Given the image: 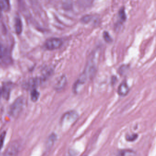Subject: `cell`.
Segmentation results:
<instances>
[{
    "label": "cell",
    "instance_id": "cell-1",
    "mask_svg": "<svg viewBox=\"0 0 156 156\" xmlns=\"http://www.w3.org/2000/svg\"><path fill=\"white\" fill-rule=\"evenodd\" d=\"M79 114L75 110L67 111L63 115L61 119V124L64 127L72 126L78 120Z\"/></svg>",
    "mask_w": 156,
    "mask_h": 156
},
{
    "label": "cell",
    "instance_id": "cell-2",
    "mask_svg": "<svg viewBox=\"0 0 156 156\" xmlns=\"http://www.w3.org/2000/svg\"><path fill=\"white\" fill-rule=\"evenodd\" d=\"M24 106V101L22 98H18L12 105L10 108V115L12 117L16 118L19 116L21 113Z\"/></svg>",
    "mask_w": 156,
    "mask_h": 156
},
{
    "label": "cell",
    "instance_id": "cell-3",
    "mask_svg": "<svg viewBox=\"0 0 156 156\" xmlns=\"http://www.w3.org/2000/svg\"><path fill=\"white\" fill-rule=\"evenodd\" d=\"M20 149V144L17 141L12 142L7 148L3 156H18Z\"/></svg>",
    "mask_w": 156,
    "mask_h": 156
},
{
    "label": "cell",
    "instance_id": "cell-4",
    "mask_svg": "<svg viewBox=\"0 0 156 156\" xmlns=\"http://www.w3.org/2000/svg\"><path fill=\"white\" fill-rule=\"evenodd\" d=\"M62 44L63 41L61 39L57 38H52L46 41L45 46L48 50H54L60 48Z\"/></svg>",
    "mask_w": 156,
    "mask_h": 156
},
{
    "label": "cell",
    "instance_id": "cell-5",
    "mask_svg": "<svg viewBox=\"0 0 156 156\" xmlns=\"http://www.w3.org/2000/svg\"><path fill=\"white\" fill-rule=\"evenodd\" d=\"M129 91V87L126 82H123L120 83L118 89V93L121 96H125L128 94Z\"/></svg>",
    "mask_w": 156,
    "mask_h": 156
},
{
    "label": "cell",
    "instance_id": "cell-6",
    "mask_svg": "<svg viewBox=\"0 0 156 156\" xmlns=\"http://www.w3.org/2000/svg\"><path fill=\"white\" fill-rule=\"evenodd\" d=\"M118 156H136V153L131 149H123L119 151Z\"/></svg>",
    "mask_w": 156,
    "mask_h": 156
},
{
    "label": "cell",
    "instance_id": "cell-7",
    "mask_svg": "<svg viewBox=\"0 0 156 156\" xmlns=\"http://www.w3.org/2000/svg\"><path fill=\"white\" fill-rule=\"evenodd\" d=\"M56 138H57L56 135L54 133H52L49 136L48 140H47V144H46L47 148L50 149L52 147L55 142L56 140Z\"/></svg>",
    "mask_w": 156,
    "mask_h": 156
},
{
    "label": "cell",
    "instance_id": "cell-8",
    "mask_svg": "<svg viewBox=\"0 0 156 156\" xmlns=\"http://www.w3.org/2000/svg\"><path fill=\"white\" fill-rule=\"evenodd\" d=\"M66 82V77L65 76H61V78L59 79L55 84V88L57 90L62 89L65 85Z\"/></svg>",
    "mask_w": 156,
    "mask_h": 156
},
{
    "label": "cell",
    "instance_id": "cell-9",
    "mask_svg": "<svg viewBox=\"0 0 156 156\" xmlns=\"http://www.w3.org/2000/svg\"><path fill=\"white\" fill-rule=\"evenodd\" d=\"M15 29L16 33L18 34L21 33L22 31V23L20 18H17L15 20Z\"/></svg>",
    "mask_w": 156,
    "mask_h": 156
},
{
    "label": "cell",
    "instance_id": "cell-10",
    "mask_svg": "<svg viewBox=\"0 0 156 156\" xmlns=\"http://www.w3.org/2000/svg\"><path fill=\"white\" fill-rule=\"evenodd\" d=\"M10 8L9 2L8 1H0V10H1L7 11L9 10Z\"/></svg>",
    "mask_w": 156,
    "mask_h": 156
},
{
    "label": "cell",
    "instance_id": "cell-11",
    "mask_svg": "<svg viewBox=\"0 0 156 156\" xmlns=\"http://www.w3.org/2000/svg\"><path fill=\"white\" fill-rule=\"evenodd\" d=\"M40 94L36 89H33L31 93V98L33 102H36L39 99Z\"/></svg>",
    "mask_w": 156,
    "mask_h": 156
},
{
    "label": "cell",
    "instance_id": "cell-12",
    "mask_svg": "<svg viewBox=\"0 0 156 156\" xmlns=\"http://www.w3.org/2000/svg\"><path fill=\"white\" fill-rule=\"evenodd\" d=\"M119 17L122 21L124 22L126 20V15L125 12V8L122 7L119 12Z\"/></svg>",
    "mask_w": 156,
    "mask_h": 156
},
{
    "label": "cell",
    "instance_id": "cell-13",
    "mask_svg": "<svg viewBox=\"0 0 156 156\" xmlns=\"http://www.w3.org/2000/svg\"><path fill=\"white\" fill-rule=\"evenodd\" d=\"M138 136V135L137 134H133L131 135H127L126 136V139L127 141H133L136 140Z\"/></svg>",
    "mask_w": 156,
    "mask_h": 156
},
{
    "label": "cell",
    "instance_id": "cell-14",
    "mask_svg": "<svg viewBox=\"0 0 156 156\" xmlns=\"http://www.w3.org/2000/svg\"><path fill=\"white\" fill-rule=\"evenodd\" d=\"M103 38L106 42L110 43L112 41V39L108 32L104 31L103 33Z\"/></svg>",
    "mask_w": 156,
    "mask_h": 156
},
{
    "label": "cell",
    "instance_id": "cell-15",
    "mask_svg": "<svg viewBox=\"0 0 156 156\" xmlns=\"http://www.w3.org/2000/svg\"><path fill=\"white\" fill-rule=\"evenodd\" d=\"M6 132H3L0 135V150L2 149L4 144L5 137H6Z\"/></svg>",
    "mask_w": 156,
    "mask_h": 156
},
{
    "label": "cell",
    "instance_id": "cell-16",
    "mask_svg": "<svg viewBox=\"0 0 156 156\" xmlns=\"http://www.w3.org/2000/svg\"><path fill=\"white\" fill-rule=\"evenodd\" d=\"M5 54V49L4 47L0 44V57L4 56Z\"/></svg>",
    "mask_w": 156,
    "mask_h": 156
},
{
    "label": "cell",
    "instance_id": "cell-17",
    "mask_svg": "<svg viewBox=\"0 0 156 156\" xmlns=\"http://www.w3.org/2000/svg\"><path fill=\"white\" fill-rule=\"evenodd\" d=\"M1 10H0V16H1Z\"/></svg>",
    "mask_w": 156,
    "mask_h": 156
}]
</instances>
